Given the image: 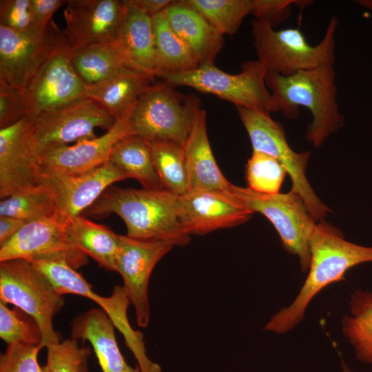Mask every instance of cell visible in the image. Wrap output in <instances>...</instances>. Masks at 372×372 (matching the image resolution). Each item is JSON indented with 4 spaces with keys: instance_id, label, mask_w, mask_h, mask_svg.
<instances>
[{
    "instance_id": "12",
    "label": "cell",
    "mask_w": 372,
    "mask_h": 372,
    "mask_svg": "<svg viewBox=\"0 0 372 372\" xmlns=\"http://www.w3.org/2000/svg\"><path fill=\"white\" fill-rule=\"evenodd\" d=\"M87 256L69 235L67 219L59 214L26 223L0 245V262L13 259H62L77 269L87 264Z\"/></svg>"
},
{
    "instance_id": "29",
    "label": "cell",
    "mask_w": 372,
    "mask_h": 372,
    "mask_svg": "<svg viewBox=\"0 0 372 372\" xmlns=\"http://www.w3.org/2000/svg\"><path fill=\"white\" fill-rule=\"evenodd\" d=\"M160 74L194 69L199 63L186 43L173 30L164 12L152 17Z\"/></svg>"
},
{
    "instance_id": "19",
    "label": "cell",
    "mask_w": 372,
    "mask_h": 372,
    "mask_svg": "<svg viewBox=\"0 0 372 372\" xmlns=\"http://www.w3.org/2000/svg\"><path fill=\"white\" fill-rule=\"evenodd\" d=\"M181 226L188 235L203 236L247 222L254 214L231 193L189 190L178 196Z\"/></svg>"
},
{
    "instance_id": "16",
    "label": "cell",
    "mask_w": 372,
    "mask_h": 372,
    "mask_svg": "<svg viewBox=\"0 0 372 372\" xmlns=\"http://www.w3.org/2000/svg\"><path fill=\"white\" fill-rule=\"evenodd\" d=\"M175 245L162 240H144L120 235L116 271L123 280V288L134 306L138 327H147L150 319L148 284L158 262Z\"/></svg>"
},
{
    "instance_id": "26",
    "label": "cell",
    "mask_w": 372,
    "mask_h": 372,
    "mask_svg": "<svg viewBox=\"0 0 372 372\" xmlns=\"http://www.w3.org/2000/svg\"><path fill=\"white\" fill-rule=\"evenodd\" d=\"M69 235L76 246L106 270L116 271L120 235L81 215L67 219Z\"/></svg>"
},
{
    "instance_id": "47",
    "label": "cell",
    "mask_w": 372,
    "mask_h": 372,
    "mask_svg": "<svg viewBox=\"0 0 372 372\" xmlns=\"http://www.w3.org/2000/svg\"><path fill=\"white\" fill-rule=\"evenodd\" d=\"M43 372H48V370L45 365L43 367Z\"/></svg>"
},
{
    "instance_id": "9",
    "label": "cell",
    "mask_w": 372,
    "mask_h": 372,
    "mask_svg": "<svg viewBox=\"0 0 372 372\" xmlns=\"http://www.w3.org/2000/svg\"><path fill=\"white\" fill-rule=\"evenodd\" d=\"M236 109L248 133L253 151L276 158L291 178V191L302 198L315 222L323 220L330 209L317 196L305 175L310 152L293 151L287 142L282 125L271 118L270 112L242 107Z\"/></svg>"
},
{
    "instance_id": "4",
    "label": "cell",
    "mask_w": 372,
    "mask_h": 372,
    "mask_svg": "<svg viewBox=\"0 0 372 372\" xmlns=\"http://www.w3.org/2000/svg\"><path fill=\"white\" fill-rule=\"evenodd\" d=\"M251 27L258 61L269 71L287 76L335 63V17L331 18L322 39L316 45H310L298 28L276 30L267 22L256 19L251 21Z\"/></svg>"
},
{
    "instance_id": "2",
    "label": "cell",
    "mask_w": 372,
    "mask_h": 372,
    "mask_svg": "<svg viewBox=\"0 0 372 372\" xmlns=\"http://www.w3.org/2000/svg\"><path fill=\"white\" fill-rule=\"evenodd\" d=\"M83 214L95 218L116 214L125 223L127 236L134 238L166 240L180 247L191 240L179 220L178 196L165 189L112 185Z\"/></svg>"
},
{
    "instance_id": "13",
    "label": "cell",
    "mask_w": 372,
    "mask_h": 372,
    "mask_svg": "<svg viewBox=\"0 0 372 372\" xmlns=\"http://www.w3.org/2000/svg\"><path fill=\"white\" fill-rule=\"evenodd\" d=\"M115 121L105 109L86 96L45 111L34 119L39 154L50 147L95 138L96 127L108 131Z\"/></svg>"
},
{
    "instance_id": "24",
    "label": "cell",
    "mask_w": 372,
    "mask_h": 372,
    "mask_svg": "<svg viewBox=\"0 0 372 372\" xmlns=\"http://www.w3.org/2000/svg\"><path fill=\"white\" fill-rule=\"evenodd\" d=\"M154 77L128 68L98 83L86 85L85 96L116 120L125 119L138 99L154 85Z\"/></svg>"
},
{
    "instance_id": "39",
    "label": "cell",
    "mask_w": 372,
    "mask_h": 372,
    "mask_svg": "<svg viewBox=\"0 0 372 372\" xmlns=\"http://www.w3.org/2000/svg\"><path fill=\"white\" fill-rule=\"evenodd\" d=\"M0 25L21 32L39 30L33 17L30 0H1Z\"/></svg>"
},
{
    "instance_id": "42",
    "label": "cell",
    "mask_w": 372,
    "mask_h": 372,
    "mask_svg": "<svg viewBox=\"0 0 372 372\" xmlns=\"http://www.w3.org/2000/svg\"><path fill=\"white\" fill-rule=\"evenodd\" d=\"M174 0H124L123 3L130 8L143 12L151 17L163 12L173 4Z\"/></svg>"
},
{
    "instance_id": "18",
    "label": "cell",
    "mask_w": 372,
    "mask_h": 372,
    "mask_svg": "<svg viewBox=\"0 0 372 372\" xmlns=\"http://www.w3.org/2000/svg\"><path fill=\"white\" fill-rule=\"evenodd\" d=\"M85 83L72 64L65 44L42 64L24 89L28 115L36 118L42 112L85 96Z\"/></svg>"
},
{
    "instance_id": "32",
    "label": "cell",
    "mask_w": 372,
    "mask_h": 372,
    "mask_svg": "<svg viewBox=\"0 0 372 372\" xmlns=\"http://www.w3.org/2000/svg\"><path fill=\"white\" fill-rule=\"evenodd\" d=\"M218 32L233 35L252 12V0H183Z\"/></svg>"
},
{
    "instance_id": "34",
    "label": "cell",
    "mask_w": 372,
    "mask_h": 372,
    "mask_svg": "<svg viewBox=\"0 0 372 372\" xmlns=\"http://www.w3.org/2000/svg\"><path fill=\"white\" fill-rule=\"evenodd\" d=\"M248 188L255 192L276 194L280 193L287 172L274 157L259 152H252L245 166Z\"/></svg>"
},
{
    "instance_id": "35",
    "label": "cell",
    "mask_w": 372,
    "mask_h": 372,
    "mask_svg": "<svg viewBox=\"0 0 372 372\" xmlns=\"http://www.w3.org/2000/svg\"><path fill=\"white\" fill-rule=\"evenodd\" d=\"M0 337L7 345L43 344L37 322L20 309H10L0 301Z\"/></svg>"
},
{
    "instance_id": "22",
    "label": "cell",
    "mask_w": 372,
    "mask_h": 372,
    "mask_svg": "<svg viewBox=\"0 0 372 372\" xmlns=\"http://www.w3.org/2000/svg\"><path fill=\"white\" fill-rule=\"evenodd\" d=\"M72 338L88 341L103 372H141L132 367L123 356L115 337L114 326L101 309H90L71 323Z\"/></svg>"
},
{
    "instance_id": "20",
    "label": "cell",
    "mask_w": 372,
    "mask_h": 372,
    "mask_svg": "<svg viewBox=\"0 0 372 372\" xmlns=\"http://www.w3.org/2000/svg\"><path fill=\"white\" fill-rule=\"evenodd\" d=\"M130 134L126 120H116L101 136L43 149L39 154V164L73 174L87 172L106 163L114 144Z\"/></svg>"
},
{
    "instance_id": "14",
    "label": "cell",
    "mask_w": 372,
    "mask_h": 372,
    "mask_svg": "<svg viewBox=\"0 0 372 372\" xmlns=\"http://www.w3.org/2000/svg\"><path fill=\"white\" fill-rule=\"evenodd\" d=\"M34 119L26 115L0 129V197L6 198L40 185Z\"/></svg>"
},
{
    "instance_id": "40",
    "label": "cell",
    "mask_w": 372,
    "mask_h": 372,
    "mask_svg": "<svg viewBox=\"0 0 372 372\" xmlns=\"http://www.w3.org/2000/svg\"><path fill=\"white\" fill-rule=\"evenodd\" d=\"M298 0H252L251 14L274 28L286 21L291 14V5Z\"/></svg>"
},
{
    "instance_id": "45",
    "label": "cell",
    "mask_w": 372,
    "mask_h": 372,
    "mask_svg": "<svg viewBox=\"0 0 372 372\" xmlns=\"http://www.w3.org/2000/svg\"><path fill=\"white\" fill-rule=\"evenodd\" d=\"M342 367L343 372H353L347 366L343 360H342Z\"/></svg>"
},
{
    "instance_id": "41",
    "label": "cell",
    "mask_w": 372,
    "mask_h": 372,
    "mask_svg": "<svg viewBox=\"0 0 372 372\" xmlns=\"http://www.w3.org/2000/svg\"><path fill=\"white\" fill-rule=\"evenodd\" d=\"M65 0H30L33 17L37 28L45 30L54 13L63 5Z\"/></svg>"
},
{
    "instance_id": "7",
    "label": "cell",
    "mask_w": 372,
    "mask_h": 372,
    "mask_svg": "<svg viewBox=\"0 0 372 372\" xmlns=\"http://www.w3.org/2000/svg\"><path fill=\"white\" fill-rule=\"evenodd\" d=\"M0 300L14 305L37 322L44 347L61 341L52 320L64 304L63 295L30 261L0 262Z\"/></svg>"
},
{
    "instance_id": "8",
    "label": "cell",
    "mask_w": 372,
    "mask_h": 372,
    "mask_svg": "<svg viewBox=\"0 0 372 372\" xmlns=\"http://www.w3.org/2000/svg\"><path fill=\"white\" fill-rule=\"evenodd\" d=\"M30 262L48 278L61 295H79L96 303L122 333L141 372H162L161 366L147 355L143 333L130 325L127 310L131 303L123 286L114 287L110 296L103 297L94 291L92 285L65 260L37 259Z\"/></svg>"
},
{
    "instance_id": "31",
    "label": "cell",
    "mask_w": 372,
    "mask_h": 372,
    "mask_svg": "<svg viewBox=\"0 0 372 372\" xmlns=\"http://www.w3.org/2000/svg\"><path fill=\"white\" fill-rule=\"evenodd\" d=\"M164 189L176 196L189 190L184 146L165 141H147Z\"/></svg>"
},
{
    "instance_id": "15",
    "label": "cell",
    "mask_w": 372,
    "mask_h": 372,
    "mask_svg": "<svg viewBox=\"0 0 372 372\" xmlns=\"http://www.w3.org/2000/svg\"><path fill=\"white\" fill-rule=\"evenodd\" d=\"M127 178L109 162L82 174L40 165V184L50 191L65 219L81 215L106 189Z\"/></svg>"
},
{
    "instance_id": "30",
    "label": "cell",
    "mask_w": 372,
    "mask_h": 372,
    "mask_svg": "<svg viewBox=\"0 0 372 372\" xmlns=\"http://www.w3.org/2000/svg\"><path fill=\"white\" fill-rule=\"evenodd\" d=\"M350 314L342 319V332L357 358L372 364V291L358 289L350 297Z\"/></svg>"
},
{
    "instance_id": "21",
    "label": "cell",
    "mask_w": 372,
    "mask_h": 372,
    "mask_svg": "<svg viewBox=\"0 0 372 372\" xmlns=\"http://www.w3.org/2000/svg\"><path fill=\"white\" fill-rule=\"evenodd\" d=\"M184 152L189 190L230 193L232 184L216 162L207 135V114L202 108L197 113Z\"/></svg>"
},
{
    "instance_id": "36",
    "label": "cell",
    "mask_w": 372,
    "mask_h": 372,
    "mask_svg": "<svg viewBox=\"0 0 372 372\" xmlns=\"http://www.w3.org/2000/svg\"><path fill=\"white\" fill-rule=\"evenodd\" d=\"M74 338L66 339L47 347L48 372H81L90 353L89 347L81 345Z\"/></svg>"
},
{
    "instance_id": "46",
    "label": "cell",
    "mask_w": 372,
    "mask_h": 372,
    "mask_svg": "<svg viewBox=\"0 0 372 372\" xmlns=\"http://www.w3.org/2000/svg\"><path fill=\"white\" fill-rule=\"evenodd\" d=\"M81 372H88L87 361L85 362L84 364H83Z\"/></svg>"
},
{
    "instance_id": "10",
    "label": "cell",
    "mask_w": 372,
    "mask_h": 372,
    "mask_svg": "<svg viewBox=\"0 0 372 372\" xmlns=\"http://www.w3.org/2000/svg\"><path fill=\"white\" fill-rule=\"evenodd\" d=\"M230 193L253 213L270 220L285 250L298 256L302 271H307L311 262L309 239L316 223L302 198L292 191L267 194L233 184Z\"/></svg>"
},
{
    "instance_id": "17",
    "label": "cell",
    "mask_w": 372,
    "mask_h": 372,
    "mask_svg": "<svg viewBox=\"0 0 372 372\" xmlns=\"http://www.w3.org/2000/svg\"><path fill=\"white\" fill-rule=\"evenodd\" d=\"M125 11L123 1L69 0L61 30L70 54L83 48L116 41Z\"/></svg>"
},
{
    "instance_id": "1",
    "label": "cell",
    "mask_w": 372,
    "mask_h": 372,
    "mask_svg": "<svg viewBox=\"0 0 372 372\" xmlns=\"http://www.w3.org/2000/svg\"><path fill=\"white\" fill-rule=\"evenodd\" d=\"M311 262L309 273L298 294L287 307L273 315L264 331L286 333L304 319L312 299L328 285L344 280L353 267L372 262V247L346 240L342 232L322 220L315 227L309 239Z\"/></svg>"
},
{
    "instance_id": "44",
    "label": "cell",
    "mask_w": 372,
    "mask_h": 372,
    "mask_svg": "<svg viewBox=\"0 0 372 372\" xmlns=\"http://www.w3.org/2000/svg\"><path fill=\"white\" fill-rule=\"evenodd\" d=\"M358 4L372 10V0H361L356 1Z\"/></svg>"
},
{
    "instance_id": "25",
    "label": "cell",
    "mask_w": 372,
    "mask_h": 372,
    "mask_svg": "<svg viewBox=\"0 0 372 372\" xmlns=\"http://www.w3.org/2000/svg\"><path fill=\"white\" fill-rule=\"evenodd\" d=\"M163 12L173 30L189 46L199 65L214 63L224 45V36L183 0L176 1Z\"/></svg>"
},
{
    "instance_id": "43",
    "label": "cell",
    "mask_w": 372,
    "mask_h": 372,
    "mask_svg": "<svg viewBox=\"0 0 372 372\" xmlns=\"http://www.w3.org/2000/svg\"><path fill=\"white\" fill-rule=\"evenodd\" d=\"M26 223L19 218L0 216V245L11 238Z\"/></svg>"
},
{
    "instance_id": "33",
    "label": "cell",
    "mask_w": 372,
    "mask_h": 372,
    "mask_svg": "<svg viewBox=\"0 0 372 372\" xmlns=\"http://www.w3.org/2000/svg\"><path fill=\"white\" fill-rule=\"evenodd\" d=\"M60 215L50 191L43 185L3 198L0 203V216L31 222Z\"/></svg>"
},
{
    "instance_id": "38",
    "label": "cell",
    "mask_w": 372,
    "mask_h": 372,
    "mask_svg": "<svg viewBox=\"0 0 372 372\" xmlns=\"http://www.w3.org/2000/svg\"><path fill=\"white\" fill-rule=\"evenodd\" d=\"M28 113L24 90L0 82V129L14 125Z\"/></svg>"
},
{
    "instance_id": "5",
    "label": "cell",
    "mask_w": 372,
    "mask_h": 372,
    "mask_svg": "<svg viewBox=\"0 0 372 372\" xmlns=\"http://www.w3.org/2000/svg\"><path fill=\"white\" fill-rule=\"evenodd\" d=\"M200 101L184 95L167 83L154 84L136 102L125 117L130 134L146 141H165L185 145Z\"/></svg>"
},
{
    "instance_id": "37",
    "label": "cell",
    "mask_w": 372,
    "mask_h": 372,
    "mask_svg": "<svg viewBox=\"0 0 372 372\" xmlns=\"http://www.w3.org/2000/svg\"><path fill=\"white\" fill-rule=\"evenodd\" d=\"M43 344L15 343L7 345L0 356V372H43L38 362V354Z\"/></svg>"
},
{
    "instance_id": "6",
    "label": "cell",
    "mask_w": 372,
    "mask_h": 372,
    "mask_svg": "<svg viewBox=\"0 0 372 372\" xmlns=\"http://www.w3.org/2000/svg\"><path fill=\"white\" fill-rule=\"evenodd\" d=\"M268 70L259 61H247L238 74H229L214 63L178 73L158 76L167 84L192 87L232 103L236 107L273 112V96L267 86Z\"/></svg>"
},
{
    "instance_id": "3",
    "label": "cell",
    "mask_w": 372,
    "mask_h": 372,
    "mask_svg": "<svg viewBox=\"0 0 372 372\" xmlns=\"http://www.w3.org/2000/svg\"><path fill=\"white\" fill-rule=\"evenodd\" d=\"M333 65H326L283 76L268 70L265 81L273 100V112H281L290 118L299 114V107H307L312 115L307 139L320 147L331 134L343 125L344 117L337 101Z\"/></svg>"
},
{
    "instance_id": "11",
    "label": "cell",
    "mask_w": 372,
    "mask_h": 372,
    "mask_svg": "<svg viewBox=\"0 0 372 372\" xmlns=\"http://www.w3.org/2000/svg\"><path fill=\"white\" fill-rule=\"evenodd\" d=\"M65 44L51 21L45 30L17 31L0 25V82L24 90L42 64Z\"/></svg>"
},
{
    "instance_id": "27",
    "label": "cell",
    "mask_w": 372,
    "mask_h": 372,
    "mask_svg": "<svg viewBox=\"0 0 372 372\" xmlns=\"http://www.w3.org/2000/svg\"><path fill=\"white\" fill-rule=\"evenodd\" d=\"M127 177L137 180L145 189H164L154 167L148 143L130 134L113 146L108 161Z\"/></svg>"
},
{
    "instance_id": "28",
    "label": "cell",
    "mask_w": 372,
    "mask_h": 372,
    "mask_svg": "<svg viewBox=\"0 0 372 372\" xmlns=\"http://www.w3.org/2000/svg\"><path fill=\"white\" fill-rule=\"evenodd\" d=\"M70 58L75 72L86 85L131 68L116 42L83 48L71 54Z\"/></svg>"
},
{
    "instance_id": "23",
    "label": "cell",
    "mask_w": 372,
    "mask_h": 372,
    "mask_svg": "<svg viewBox=\"0 0 372 372\" xmlns=\"http://www.w3.org/2000/svg\"><path fill=\"white\" fill-rule=\"evenodd\" d=\"M124 6V14L115 42L131 68L158 77L159 69L155 54L152 17Z\"/></svg>"
}]
</instances>
